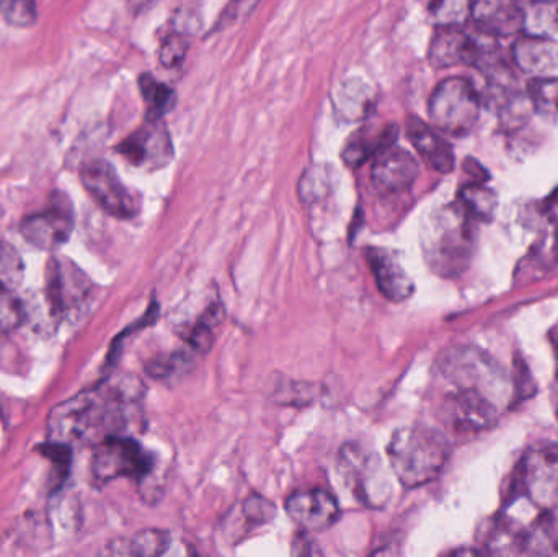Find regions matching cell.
Here are the masks:
<instances>
[{"label":"cell","instance_id":"18","mask_svg":"<svg viewBox=\"0 0 558 557\" xmlns=\"http://www.w3.org/2000/svg\"><path fill=\"white\" fill-rule=\"evenodd\" d=\"M418 162L412 154L403 149L384 150L376 157L371 180L374 189L383 195H396L405 192L415 183L418 177Z\"/></svg>","mask_w":558,"mask_h":557},{"label":"cell","instance_id":"8","mask_svg":"<svg viewBox=\"0 0 558 557\" xmlns=\"http://www.w3.org/2000/svg\"><path fill=\"white\" fill-rule=\"evenodd\" d=\"M520 493L539 512H553L558 507V445L536 448L524 455L518 476Z\"/></svg>","mask_w":558,"mask_h":557},{"label":"cell","instance_id":"39","mask_svg":"<svg viewBox=\"0 0 558 557\" xmlns=\"http://www.w3.org/2000/svg\"><path fill=\"white\" fill-rule=\"evenodd\" d=\"M553 202L556 203V205H558V189L556 190V193H554L553 195Z\"/></svg>","mask_w":558,"mask_h":557},{"label":"cell","instance_id":"5","mask_svg":"<svg viewBox=\"0 0 558 557\" xmlns=\"http://www.w3.org/2000/svg\"><path fill=\"white\" fill-rule=\"evenodd\" d=\"M439 375L451 389H477L501 402L507 378L494 360L474 347L448 350L438 362Z\"/></svg>","mask_w":558,"mask_h":557},{"label":"cell","instance_id":"4","mask_svg":"<svg viewBox=\"0 0 558 557\" xmlns=\"http://www.w3.org/2000/svg\"><path fill=\"white\" fill-rule=\"evenodd\" d=\"M482 100L471 81L449 77L433 90L428 101L432 123L451 136H468L481 117Z\"/></svg>","mask_w":558,"mask_h":557},{"label":"cell","instance_id":"12","mask_svg":"<svg viewBox=\"0 0 558 557\" xmlns=\"http://www.w3.org/2000/svg\"><path fill=\"white\" fill-rule=\"evenodd\" d=\"M133 166L147 170L166 167L173 159V144L162 121H147L117 147Z\"/></svg>","mask_w":558,"mask_h":557},{"label":"cell","instance_id":"35","mask_svg":"<svg viewBox=\"0 0 558 557\" xmlns=\"http://www.w3.org/2000/svg\"><path fill=\"white\" fill-rule=\"evenodd\" d=\"M23 323V306L13 291L0 288V336L12 332Z\"/></svg>","mask_w":558,"mask_h":557},{"label":"cell","instance_id":"40","mask_svg":"<svg viewBox=\"0 0 558 557\" xmlns=\"http://www.w3.org/2000/svg\"><path fill=\"white\" fill-rule=\"evenodd\" d=\"M556 347H557V360H558V342H556ZM557 375H558V370H557Z\"/></svg>","mask_w":558,"mask_h":557},{"label":"cell","instance_id":"37","mask_svg":"<svg viewBox=\"0 0 558 557\" xmlns=\"http://www.w3.org/2000/svg\"><path fill=\"white\" fill-rule=\"evenodd\" d=\"M149 2L150 0H130V3L134 9H141V7L147 5Z\"/></svg>","mask_w":558,"mask_h":557},{"label":"cell","instance_id":"38","mask_svg":"<svg viewBox=\"0 0 558 557\" xmlns=\"http://www.w3.org/2000/svg\"><path fill=\"white\" fill-rule=\"evenodd\" d=\"M534 2H537V3H553V2H558V0H534Z\"/></svg>","mask_w":558,"mask_h":557},{"label":"cell","instance_id":"6","mask_svg":"<svg viewBox=\"0 0 558 557\" xmlns=\"http://www.w3.org/2000/svg\"><path fill=\"white\" fill-rule=\"evenodd\" d=\"M154 460L133 438L110 435L98 441L92 458V476L98 486L131 477L143 483L153 474Z\"/></svg>","mask_w":558,"mask_h":557},{"label":"cell","instance_id":"17","mask_svg":"<svg viewBox=\"0 0 558 557\" xmlns=\"http://www.w3.org/2000/svg\"><path fill=\"white\" fill-rule=\"evenodd\" d=\"M481 56V46L469 33L458 26L436 29L429 43L428 61L435 69L475 65Z\"/></svg>","mask_w":558,"mask_h":557},{"label":"cell","instance_id":"14","mask_svg":"<svg viewBox=\"0 0 558 557\" xmlns=\"http://www.w3.org/2000/svg\"><path fill=\"white\" fill-rule=\"evenodd\" d=\"M286 513L304 532H325L337 523L340 504L325 489H305L286 500Z\"/></svg>","mask_w":558,"mask_h":557},{"label":"cell","instance_id":"22","mask_svg":"<svg viewBox=\"0 0 558 557\" xmlns=\"http://www.w3.org/2000/svg\"><path fill=\"white\" fill-rule=\"evenodd\" d=\"M524 532L526 529L511 517H497L485 540L488 555H524Z\"/></svg>","mask_w":558,"mask_h":557},{"label":"cell","instance_id":"33","mask_svg":"<svg viewBox=\"0 0 558 557\" xmlns=\"http://www.w3.org/2000/svg\"><path fill=\"white\" fill-rule=\"evenodd\" d=\"M190 41L185 33L173 29L170 35L163 38L160 45L159 61L167 69H175L185 61L186 52H189Z\"/></svg>","mask_w":558,"mask_h":557},{"label":"cell","instance_id":"15","mask_svg":"<svg viewBox=\"0 0 558 557\" xmlns=\"http://www.w3.org/2000/svg\"><path fill=\"white\" fill-rule=\"evenodd\" d=\"M364 255L373 271L377 290L386 300L402 303L412 296L415 284L396 252L386 247H369Z\"/></svg>","mask_w":558,"mask_h":557},{"label":"cell","instance_id":"13","mask_svg":"<svg viewBox=\"0 0 558 557\" xmlns=\"http://www.w3.org/2000/svg\"><path fill=\"white\" fill-rule=\"evenodd\" d=\"M74 213L65 199H59L45 211L26 216L20 225L23 238L41 251H54L71 238Z\"/></svg>","mask_w":558,"mask_h":557},{"label":"cell","instance_id":"1","mask_svg":"<svg viewBox=\"0 0 558 557\" xmlns=\"http://www.w3.org/2000/svg\"><path fill=\"white\" fill-rule=\"evenodd\" d=\"M128 396L123 389L82 392L49 412L48 437L54 444L87 445L120 435L126 424Z\"/></svg>","mask_w":558,"mask_h":557},{"label":"cell","instance_id":"24","mask_svg":"<svg viewBox=\"0 0 558 557\" xmlns=\"http://www.w3.org/2000/svg\"><path fill=\"white\" fill-rule=\"evenodd\" d=\"M550 513L541 512L527 526L524 532V555L558 556V522Z\"/></svg>","mask_w":558,"mask_h":557},{"label":"cell","instance_id":"32","mask_svg":"<svg viewBox=\"0 0 558 557\" xmlns=\"http://www.w3.org/2000/svg\"><path fill=\"white\" fill-rule=\"evenodd\" d=\"M0 13L15 28H29L38 20L36 0H0Z\"/></svg>","mask_w":558,"mask_h":557},{"label":"cell","instance_id":"20","mask_svg":"<svg viewBox=\"0 0 558 557\" xmlns=\"http://www.w3.org/2000/svg\"><path fill=\"white\" fill-rule=\"evenodd\" d=\"M399 137V126L396 124H383V126H364L357 130L348 140L341 157L351 169L364 166L369 159L390 149Z\"/></svg>","mask_w":558,"mask_h":557},{"label":"cell","instance_id":"19","mask_svg":"<svg viewBox=\"0 0 558 557\" xmlns=\"http://www.w3.org/2000/svg\"><path fill=\"white\" fill-rule=\"evenodd\" d=\"M514 64L524 74L537 77L558 75V41L544 35H524L511 48Z\"/></svg>","mask_w":558,"mask_h":557},{"label":"cell","instance_id":"30","mask_svg":"<svg viewBox=\"0 0 558 557\" xmlns=\"http://www.w3.org/2000/svg\"><path fill=\"white\" fill-rule=\"evenodd\" d=\"M238 512L242 520L241 525L235 526V530H241L242 535V533H247L248 530H255L258 529V526L270 523L271 520L275 519L277 509H275L270 500L254 494V496L247 497V499L241 504Z\"/></svg>","mask_w":558,"mask_h":557},{"label":"cell","instance_id":"28","mask_svg":"<svg viewBox=\"0 0 558 557\" xmlns=\"http://www.w3.org/2000/svg\"><path fill=\"white\" fill-rule=\"evenodd\" d=\"M472 7L474 0H432L428 9L429 20L436 28H462L472 19Z\"/></svg>","mask_w":558,"mask_h":557},{"label":"cell","instance_id":"25","mask_svg":"<svg viewBox=\"0 0 558 557\" xmlns=\"http://www.w3.org/2000/svg\"><path fill=\"white\" fill-rule=\"evenodd\" d=\"M170 535L162 530H144L130 540H120V542L110 545V555L117 556H162L169 552Z\"/></svg>","mask_w":558,"mask_h":557},{"label":"cell","instance_id":"7","mask_svg":"<svg viewBox=\"0 0 558 557\" xmlns=\"http://www.w3.org/2000/svg\"><path fill=\"white\" fill-rule=\"evenodd\" d=\"M340 471L348 489L364 506L380 509L390 499V481L379 457L360 445H347L340 453Z\"/></svg>","mask_w":558,"mask_h":557},{"label":"cell","instance_id":"2","mask_svg":"<svg viewBox=\"0 0 558 557\" xmlns=\"http://www.w3.org/2000/svg\"><path fill=\"white\" fill-rule=\"evenodd\" d=\"M449 455L448 438L429 427L400 428L387 447L390 470L405 489H416L435 481L445 470Z\"/></svg>","mask_w":558,"mask_h":557},{"label":"cell","instance_id":"16","mask_svg":"<svg viewBox=\"0 0 558 557\" xmlns=\"http://www.w3.org/2000/svg\"><path fill=\"white\" fill-rule=\"evenodd\" d=\"M472 20L484 35L508 38L526 25V12L521 0H474Z\"/></svg>","mask_w":558,"mask_h":557},{"label":"cell","instance_id":"31","mask_svg":"<svg viewBox=\"0 0 558 557\" xmlns=\"http://www.w3.org/2000/svg\"><path fill=\"white\" fill-rule=\"evenodd\" d=\"M25 277L22 255L9 242H0V288L15 291Z\"/></svg>","mask_w":558,"mask_h":557},{"label":"cell","instance_id":"10","mask_svg":"<svg viewBox=\"0 0 558 557\" xmlns=\"http://www.w3.org/2000/svg\"><path fill=\"white\" fill-rule=\"evenodd\" d=\"M439 414L452 431L482 432L498 421L500 402L477 389H451L442 398Z\"/></svg>","mask_w":558,"mask_h":557},{"label":"cell","instance_id":"23","mask_svg":"<svg viewBox=\"0 0 558 557\" xmlns=\"http://www.w3.org/2000/svg\"><path fill=\"white\" fill-rule=\"evenodd\" d=\"M557 264V232L554 228H547L539 241L533 245L523 264L518 268L523 280H536L549 274Z\"/></svg>","mask_w":558,"mask_h":557},{"label":"cell","instance_id":"26","mask_svg":"<svg viewBox=\"0 0 558 557\" xmlns=\"http://www.w3.org/2000/svg\"><path fill=\"white\" fill-rule=\"evenodd\" d=\"M141 95L146 101V120H162L163 114L169 113L175 107L177 95L169 85L157 81L153 74H143L140 77Z\"/></svg>","mask_w":558,"mask_h":557},{"label":"cell","instance_id":"11","mask_svg":"<svg viewBox=\"0 0 558 557\" xmlns=\"http://www.w3.org/2000/svg\"><path fill=\"white\" fill-rule=\"evenodd\" d=\"M90 281L72 262H49L46 271V300L58 319L81 311L90 296Z\"/></svg>","mask_w":558,"mask_h":557},{"label":"cell","instance_id":"34","mask_svg":"<svg viewBox=\"0 0 558 557\" xmlns=\"http://www.w3.org/2000/svg\"><path fill=\"white\" fill-rule=\"evenodd\" d=\"M221 307H209L208 313L203 316L198 326L193 329L192 339H190V342H192L193 349H195L196 352H208L209 347L213 346V340H215L216 327L221 324Z\"/></svg>","mask_w":558,"mask_h":557},{"label":"cell","instance_id":"21","mask_svg":"<svg viewBox=\"0 0 558 557\" xmlns=\"http://www.w3.org/2000/svg\"><path fill=\"white\" fill-rule=\"evenodd\" d=\"M407 133L428 167L439 173H451L454 170V150L429 124L418 117H410L407 120Z\"/></svg>","mask_w":558,"mask_h":557},{"label":"cell","instance_id":"36","mask_svg":"<svg viewBox=\"0 0 558 557\" xmlns=\"http://www.w3.org/2000/svg\"><path fill=\"white\" fill-rule=\"evenodd\" d=\"M258 0H231L228 9L222 12L221 19H219L218 26L229 25V23L238 22L242 16L247 15L255 5H257Z\"/></svg>","mask_w":558,"mask_h":557},{"label":"cell","instance_id":"29","mask_svg":"<svg viewBox=\"0 0 558 557\" xmlns=\"http://www.w3.org/2000/svg\"><path fill=\"white\" fill-rule=\"evenodd\" d=\"M527 98L537 113L558 118V75L533 78L527 85Z\"/></svg>","mask_w":558,"mask_h":557},{"label":"cell","instance_id":"41","mask_svg":"<svg viewBox=\"0 0 558 557\" xmlns=\"http://www.w3.org/2000/svg\"><path fill=\"white\" fill-rule=\"evenodd\" d=\"M558 412V411H557Z\"/></svg>","mask_w":558,"mask_h":557},{"label":"cell","instance_id":"27","mask_svg":"<svg viewBox=\"0 0 558 557\" xmlns=\"http://www.w3.org/2000/svg\"><path fill=\"white\" fill-rule=\"evenodd\" d=\"M461 206L469 218L477 221H490L497 208V196L482 182L471 183L461 190Z\"/></svg>","mask_w":558,"mask_h":557},{"label":"cell","instance_id":"3","mask_svg":"<svg viewBox=\"0 0 558 557\" xmlns=\"http://www.w3.org/2000/svg\"><path fill=\"white\" fill-rule=\"evenodd\" d=\"M471 221L459 206L441 209L426 225L422 235L423 255L439 277H459L471 264L474 252Z\"/></svg>","mask_w":558,"mask_h":557},{"label":"cell","instance_id":"9","mask_svg":"<svg viewBox=\"0 0 558 557\" xmlns=\"http://www.w3.org/2000/svg\"><path fill=\"white\" fill-rule=\"evenodd\" d=\"M81 180L94 202L113 218L131 219L140 211L136 196L121 182L117 170L107 160L88 162L82 169Z\"/></svg>","mask_w":558,"mask_h":557}]
</instances>
